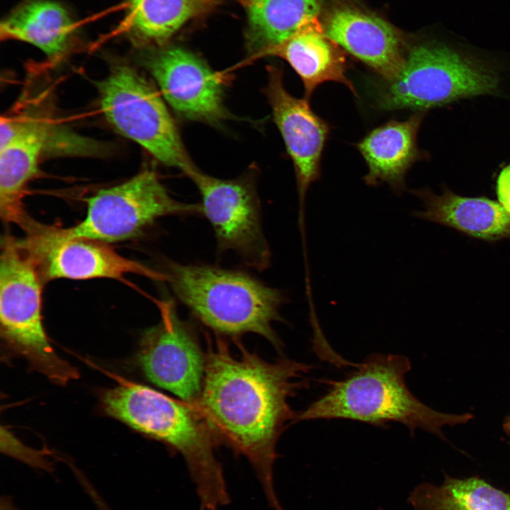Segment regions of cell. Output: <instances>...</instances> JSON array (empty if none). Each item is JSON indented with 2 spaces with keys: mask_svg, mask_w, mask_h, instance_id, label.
I'll use <instances>...</instances> for the list:
<instances>
[{
  "mask_svg": "<svg viewBox=\"0 0 510 510\" xmlns=\"http://www.w3.org/2000/svg\"><path fill=\"white\" fill-rule=\"evenodd\" d=\"M237 345L239 353L233 354L219 339L210 344L193 405L217 441L249 461L268 505L285 510L274 485L276 445L288 423L295 422L289 399L309 385L301 378L312 366L285 358L268 362Z\"/></svg>",
  "mask_w": 510,
  "mask_h": 510,
  "instance_id": "1",
  "label": "cell"
},
{
  "mask_svg": "<svg viewBox=\"0 0 510 510\" xmlns=\"http://www.w3.org/2000/svg\"><path fill=\"white\" fill-rule=\"evenodd\" d=\"M102 403L108 414L182 456L200 510H218L230 503L223 468L215 456L217 441L193 404L128 381L106 390Z\"/></svg>",
  "mask_w": 510,
  "mask_h": 510,
  "instance_id": "2",
  "label": "cell"
},
{
  "mask_svg": "<svg viewBox=\"0 0 510 510\" xmlns=\"http://www.w3.org/2000/svg\"><path fill=\"white\" fill-rule=\"evenodd\" d=\"M356 367L345 378L331 381L325 394L298 412L295 422L347 419L379 426L397 422L412 433L421 429L444 438V426L473 418L471 413L440 412L418 400L405 382L411 363L404 356L375 353Z\"/></svg>",
  "mask_w": 510,
  "mask_h": 510,
  "instance_id": "3",
  "label": "cell"
},
{
  "mask_svg": "<svg viewBox=\"0 0 510 510\" xmlns=\"http://www.w3.org/2000/svg\"><path fill=\"white\" fill-rule=\"evenodd\" d=\"M174 293L204 324L222 334L255 333L280 349L273 323L283 322V291L237 271L167 261L162 273Z\"/></svg>",
  "mask_w": 510,
  "mask_h": 510,
  "instance_id": "4",
  "label": "cell"
},
{
  "mask_svg": "<svg viewBox=\"0 0 510 510\" xmlns=\"http://www.w3.org/2000/svg\"><path fill=\"white\" fill-rule=\"evenodd\" d=\"M43 277L22 239H1L0 258L1 336L11 353L24 358L35 370L64 385L79 373L53 349L41 315Z\"/></svg>",
  "mask_w": 510,
  "mask_h": 510,
  "instance_id": "5",
  "label": "cell"
},
{
  "mask_svg": "<svg viewBox=\"0 0 510 510\" xmlns=\"http://www.w3.org/2000/svg\"><path fill=\"white\" fill-rule=\"evenodd\" d=\"M497 74L454 50L438 44L414 46L399 73L385 81L377 98L385 110L423 111L456 100L497 91Z\"/></svg>",
  "mask_w": 510,
  "mask_h": 510,
  "instance_id": "6",
  "label": "cell"
},
{
  "mask_svg": "<svg viewBox=\"0 0 510 510\" xmlns=\"http://www.w3.org/2000/svg\"><path fill=\"white\" fill-rule=\"evenodd\" d=\"M96 86L102 113L120 134L190 178L199 171L163 99L135 69L116 64Z\"/></svg>",
  "mask_w": 510,
  "mask_h": 510,
  "instance_id": "7",
  "label": "cell"
},
{
  "mask_svg": "<svg viewBox=\"0 0 510 510\" xmlns=\"http://www.w3.org/2000/svg\"><path fill=\"white\" fill-rule=\"evenodd\" d=\"M86 204L84 219L72 227L56 228L60 235L114 242L137 236L162 217L203 214L200 204L173 198L150 169L100 190L86 199Z\"/></svg>",
  "mask_w": 510,
  "mask_h": 510,
  "instance_id": "8",
  "label": "cell"
},
{
  "mask_svg": "<svg viewBox=\"0 0 510 510\" xmlns=\"http://www.w3.org/2000/svg\"><path fill=\"white\" fill-rule=\"evenodd\" d=\"M191 178L200 193L202 212L213 229L218 249L233 251L250 267L266 269L271 253L253 182L245 178H218L200 170Z\"/></svg>",
  "mask_w": 510,
  "mask_h": 510,
  "instance_id": "9",
  "label": "cell"
},
{
  "mask_svg": "<svg viewBox=\"0 0 510 510\" xmlns=\"http://www.w3.org/2000/svg\"><path fill=\"white\" fill-rule=\"evenodd\" d=\"M160 306V321L142 335L138 363L150 382L193 404L201 392L205 356L174 305Z\"/></svg>",
  "mask_w": 510,
  "mask_h": 510,
  "instance_id": "10",
  "label": "cell"
},
{
  "mask_svg": "<svg viewBox=\"0 0 510 510\" xmlns=\"http://www.w3.org/2000/svg\"><path fill=\"white\" fill-rule=\"evenodd\" d=\"M22 242L36 259L44 280L120 278L133 273L164 280L161 273L127 259L106 242L87 238H67L56 227L40 223Z\"/></svg>",
  "mask_w": 510,
  "mask_h": 510,
  "instance_id": "11",
  "label": "cell"
},
{
  "mask_svg": "<svg viewBox=\"0 0 510 510\" xmlns=\"http://www.w3.org/2000/svg\"><path fill=\"white\" fill-rule=\"evenodd\" d=\"M143 64L164 99L180 116L210 123L227 118L221 74L193 53L166 47L146 55Z\"/></svg>",
  "mask_w": 510,
  "mask_h": 510,
  "instance_id": "12",
  "label": "cell"
},
{
  "mask_svg": "<svg viewBox=\"0 0 510 510\" xmlns=\"http://www.w3.org/2000/svg\"><path fill=\"white\" fill-rule=\"evenodd\" d=\"M266 92L273 120L294 166L298 225L301 234L305 235L307 193L310 185L320 176L321 159L329 126L312 110L308 99L296 98L286 90L279 69H268Z\"/></svg>",
  "mask_w": 510,
  "mask_h": 510,
  "instance_id": "13",
  "label": "cell"
},
{
  "mask_svg": "<svg viewBox=\"0 0 510 510\" xmlns=\"http://www.w3.org/2000/svg\"><path fill=\"white\" fill-rule=\"evenodd\" d=\"M326 35L375 71L385 81L394 78L406 58L404 42L383 19L350 7H340L325 19Z\"/></svg>",
  "mask_w": 510,
  "mask_h": 510,
  "instance_id": "14",
  "label": "cell"
},
{
  "mask_svg": "<svg viewBox=\"0 0 510 510\" xmlns=\"http://www.w3.org/2000/svg\"><path fill=\"white\" fill-rule=\"evenodd\" d=\"M0 129V215L5 224L26 231L34 221L23 199L26 186L38 172L42 141L22 116L1 118Z\"/></svg>",
  "mask_w": 510,
  "mask_h": 510,
  "instance_id": "15",
  "label": "cell"
},
{
  "mask_svg": "<svg viewBox=\"0 0 510 510\" xmlns=\"http://www.w3.org/2000/svg\"><path fill=\"white\" fill-rule=\"evenodd\" d=\"M423 118L419 111L405 120H390L373 129L357 144L368 167L363 177L366 185L386 183L397 195L404 191L406 174L421 157L416 138Z\"/></svg>",
  "mask_w": 510,
  "mask_h": 510,
  "instance_id": "16",
  "label": "cell"
},
{
  "mask_svg": "<svg viewBox=\"0 0 510 510\" xmlns=\"http://www.w3.org/2000/svg\"><path fill=\"white\" fill-rule=\"evenodd\" d=\"M423 203L412 215L454 228L470 236L495 241L510 238V213L499 203L485 198L458 196L447 188L441 194L429 188L412 190Z\"/></svg>",
  "mask_w": 510,
  "mask_h": 510,
  "instance_id": "17",
  "label": "cell"
},
{
  "mask_svg": "<svg viewBox=\"0 0 510 510\" xmlns=\"http://www.w3.org/2000/svg\"><path fill=\"white\" fill-rule=\"evenodd\" d=\"M77 26L72 14L53 0H24L1 21V40L23 41L50 58L62 57L74 42Z\"/></svg>",
  "mask_w": 510,
  "mask_h": 510,
  "instance_id": "18",
  "label": "cell"
},
{
  "mask_svg": "<svg viewBox=\"0 0 510 510\" xmlns=\"http://www.w3.org/2000/svg\"><path fill=\"white\" fill-rule=\"evenodd\" d=\"M272 54L286 60L302 81L305 98L308 99L315 89L326 81L346 86L356 95L352 82L346 76V60L340 46L324 33L318 18L305 26Z\"/></svg>",
  "mask_w": 510,
  "mask_h": 510,
  "instance_id": "19",
  "label": "cell"
},
{
  "mask_svg": "<svg viewBox=\"0 0 510 510\" xmlns=\"http://www.w3.org/2000/svg\"><path fill=\"white\" fill-rule=\"evenodd\" d=\"M252 51L272 54L316 18L319 0H249Z\"/></svg>",
  "mask_w": 510,
  "mask_h": 510,
  "instance_id": "20",
  "label": "cell"
},
{
  "mask_svg": "<svg viewBox=\"0 0 510 510\" xmlns=\"http://www.w3.org/2000/svg\"><path fill=\"white\" fill-rule=\"evenodd\" d=\"M214 0H124L121 29L138 43L159 44Z\"/></svg>",
  "mask_w": 510,
  "mask_h": 510,
  "instance_id": "21",
  "label": "cell"
},
{
  "mask_svg": "<svg viewBox=\"0 0 510 510\" xmlns=\"http://www.w3.org/2000/svg\"><path fill=\"white\" fill-rule=\"evenodd\" d=\"M408 501L413 510H510V494L476 477L422 483Z\"/></svg>",
  "mask_w": 510,
  "mask_h": 510,
  "instance_id": "22",
  "label": "cell"
},
{
  "mask_svg": "<svg viewBox=\"0 0 510 510\" xmlns=\"http://www.w3.org/2000/svg\"><path fill=\"white\" fill-rule=\"evenodd\" d=\"M40 137L43 154L50 156H96L104 149L102 144L44 118L23 115Z\"/></svg>",
  "mask_w": 510,
  "mask_h": 510,
  "instance_id": "23",
  "label": "cell"
},
{
  "mask_svg": "<svg viewBox=\"0 0 510 510\" xmlns=\"http://www.w3.org/2000/svg\"><path fill=\"white\" fill-rule=\"evenodd\" d=\"M5 441L1 442V452L30 467L42 471L52 472L54 464L50 460V452L39 450L24 446L13 436L5 431Z\"/></svg>",
  "mask_w": 510,
  "mask_h": 510,
  "instance_id": "24",
  "label": "cell"
},
{
  "mask_svg": "<svg viewBox=\"0 0 510 510\" xmlns=\"http://www.w3.org/2000/svg\"><path fill=\"white\" fill-rule=\"evenodd\" d=\"M497 194L500 205L510 213V165L504 167L499 174Z\"/></svg>",
  "mask_w": 510,
  "mask_h": 510,
  "instance_id": "25",
  "label": "cell"
},
{
  "mask_svg": "<svg viewBox=\"0 0 510 510\" xmlns=\"http://www.w3.org/2000/svg\"><path fill=\"white\" fill-rule=\"evenodd\" d=\"M503 427L504 432L510 437V414L506 417Z\"/></svg>",
  "mask_w": 510,
  "mask_h": 510,
  "instance_id": "26",
  "label": "cell"
}]
</instances>
